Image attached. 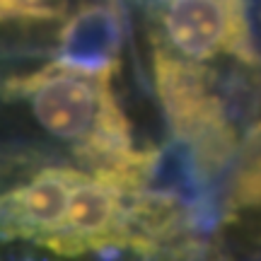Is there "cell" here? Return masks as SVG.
<instances>
[{
	"instance_id": "5",
	"label": "cell",
	"mask_w": 261,
	"mask_h": 261,
	"mask_svg": "<svg viewBox=\"0 0 261 261\" xmlns=\"http://www.w3.org/2000/svg\"><path fill=\"white\" fill-rule=\"evenodd\" d=\"M227 203H230V208L261 205V152L252 155L237 172Z\"/></svg>"
},
{
	"instance_id": "6",
	"label": "cell",
	"mask_w": 261,
	"mask_h": 261,
	"mask_svg": "<svg viewBox=\"0 0 261 261\" xmlns=\"http://www.w3.org/2000/svg\"><path fill=\"white\" fill-rule=\"evenodd\" d=\"M68 0H8V19H65Z\"/></svg>"
},
{
	"instance_id": "1",
	"label": "cell",
	"mask_w": 261,
	"mask_h": 261,
	"mask_svg": "<svg viewBox=\"0 0 261 261\" xmlns=\"http://www.w3.org/2000/svg\"><path fill=\"white\" fill-rule=\"evenodd\" d=\"M112 75L51 61L29 75L8 77L0 94L27 104L41 130L63 143L85 172L150 189L162 152L136 148Z\"/></svg>"
},
{
	"instance_id": "2",
	"label": "cell",
	"mask_w": 261,
	"mask_h": 261,
	"mask_svg": "<svg viewBox=\"0 0 261 261\" xmlns=\"http://www.w3.org/2000/svg\"><path fill=\"white\" fill-rule=\"evenodd\" d=\"M152 70L160 104L181 148L194 158L205 181L223 172L240 148V136L227 114L215 73L169 56L152 46Z\"/></svg>"
},
{
	"instance_id": "4",
	"label": "cell",
	"mask_w": 261,
	"mask_h": 261,
	"mask_svg": "<svg viewBox=\"0 0 261 261\" xmlns=\"http://www.w3.org/2000/svg\"><path fill=\"white\" fill-rule=\"evenodd\" d=\"M121 15L114 3H87L65 17L56 61L90 73H116L121 56Z\"/></svg>"
},
{
	"instance_id": "3",
	"label": "cell",
	"mask_w": 261,
	"mask_h": 261,
	"mask_svg": "<svg viewBox=\"0 0 261 261\" xmlns=\"http://www.w3.org/2000/svg\"><path fill=\"white\" fill-rule=\"evenodd\" d=\"M150 41L196 65L223 56L256 63L247 0H150Z\"/></svg>"
}]
</instances>
